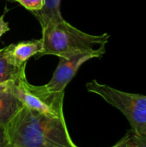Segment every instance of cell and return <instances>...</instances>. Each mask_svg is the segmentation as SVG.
<instances>
[{"label": "cell", "mask_w": 146, "mask_h": 147, "mask_svg": "<svg viewBox=\"0 0 146 147\" xmlns=\"http://www.w3.org/2000/svg\"><path fill=\"white\" fill-rule=\"evenodd\" d=\"M13 91L22 105L28 109L49 116L65 118L63 109L65 93H53L45 85L31 84L26 77L14 83Z\"/></svg>", "instance_id": "cell-4"}, {"label": "cell", "mask_w": 146, "mask_h": 147, "mask_svg": "<svg viewBox=\"0 0 146 147\" xmlns=\"http://www.w3.org/2000/svg\"><path fill=\"white\" fill-rule=\"evenodd\" d=\"M14 83L0 94V126H6L23 106L13 91Z\"/></svg>", "instance_id": "cell-7"}, {"label": "cell", "mask_w": 146, "mask_h": 147, "mask_svg": "<svg viewBox=\"0 0 146 147\" xmlns=\"http://www.w3.org/2000/svg\"><path fill=\"white\" fill-rule=\"evenodd\" d=\"M15 44H10L0 49V83L16 82L26 77V65H20L15 59L13 49Z\"/></svg>", "instance_id": "cell-6"}, {"label": "cell", "mask_w": 146, "mask_h": 147, "mask_svg": "<svg viewBox=\"0 0 146 147\" xmlns=\"http://www.w3.org/2000/svg\"><path fill=\"white\" fill-rule=\"evenodd\" d=\"M0 147H9L5 126H0Z\"/></svg>", "instance_id": "cell-12"}, {"label": "cell", "mask_w": 146, "mask_h": 147, "mask_svg": "<svg viewBox=\"0 0 146 147\" xmlns=\"http://www.w3.org/2000/svg\"><path fill=\"white\" fill-rule=\"evenodd\" d=\"M12 83L14 82H8V83H0V94L3 91H5L6 90H8L10 85L12 84Z\"/></svg>", "instance_id": "cell-14"}, {"label": "cell", "mask_w": 146, "mask_h": 147, "mask_svg": "<svg viewBox=\"0 0 146 147\" xmlns=\"http://www.w3.org/2000/svg\"><path fill=\"white\" fill-rule=\"evenodd\" d=\"M87 90L101 96L117 109L128 121L131 130L146 135V96L141 94L125 92L108 84L92 80L86 84Z\"/></svg>", "instance_id": "cell-3"}, {"label": "cell", "mask_w": 146, "mask_h": 147, "mask_svg": "<svg viewBox=\"0 0 146 147\" xmlns=\"http://www.w3.org/2000/svg\"><path fill=\"white\" fill-rule=\"evenodd\" d=\"M42 29V49L39 56L66 57L77 53H94L102 57L110 35H94L79 30L64 18L49 22Z\"/></svg>", "instance_id": "cell-2"}, {"label": "cell", "mask_w": 146, "mask_h": 147, "mask_svg": "<svg viewBox=\"0 0 146 147\" xmlns=\"http://www.w3.org/2000/svg\"><path fill=\"white\" fill-rule=\"evenodd\" d=\"M7 1H9V2H15V0H7Z\"/></svg>", "instance_id": "cell-15"}, {"label": "cell", "mask_w": 146, "mask_h": 147, "mask_svg": "<svg viewBox=\"0 0 146 147\" xmlns=\"http://www.w3.org/2000/svg\"><path fill=\"white\" fill-rule=\"evenodd\" d=\"M9 147H78L65 118L40 114L22 106L5 126Z\"/></svg>", "instance_id": "cell-1"}, {"label": "cell", "mask_w": 146, "mask_h": 147, "mask_svg": "<svg viewBox=\"0 0 146 147\" xmlns=\"http://www.w3.org/2000/svg\"><path fill=\"white\" fill-rule=\"evenodd\" d=\"M94 58H101V56L94 53H77L60 57L51 80L45 84L46 88L53 93H65V87L74 78L80 66Z\"/></svg>", "instance_id": "cell-5"}, {"label": "cell", "mask_w": 146, "mask_h": 147, "mask_svg": "<svg viewBox=\"0 0 146 147\" xmlns=\"http://www.w3.org/2000/svg\"><path fill=\"white\" fill-rule=\"evenodd\" d=\"M110 147H146V135L138 134L130 130L116 144Z\"/></svg>", "instance_id": "cell-10"}, {"label": "cell", "mask_w": 146, "mask_h": 147, "mask_svg": "<svg viewBox=\"0 0 146 147\" xmlns=\"http://www.w3.org/2000/svg\"><path fill=\"white\" fill-rule=\"evenodd\" d=\"M61 0H45L43 8L36 12H32L39 21L41 28L46 27L49 22L63 18L60 12Z\"/></svg>", "instance_id": "cell-9"}, {"label": "cell", "mask_w": 146, "mask_h": 147, "mask_svg": "<svg viewBox=\"0 0 146 147\" xmlns=\"http://www.w3.org/2000/svg\"><path fill=\"white\" fill-rule=\"evenodd\" d=\"M42 41L41 40H34L29 41H22L15 44L13 49V55L15 61L20 65H27L28 60L41 52Z\"/></svg>", "instance_id": "cell-8"}, {"label": "cell", "mask_w": 146, "mask_h": 147, "mask_svg": "<svg viewBox=\"0 0 146 147\" xmlns=\"http://www.w3.org/2000/svg\"><path fill=\"white\" fill-rule=\"evenodd\" d=\"M15 2H18L31 12H36L43 8L45 0H15Z\"/></svg>", "instance_id": "cell-11"}, {"label": "cell", "mask_w": 146, "mask_h": 147, "mask_svg": "<svg viewBox=\"0 0 146 147\" xmlns=\"http://www.w3.org/2000/svg\"><path fill=\"white\" fill-rule=\"evenodd\" d=\"M9 30V22L4 21V14L0 16V38Z\"/></svg>", "instance_id": "cell-13"}]
</instances>
